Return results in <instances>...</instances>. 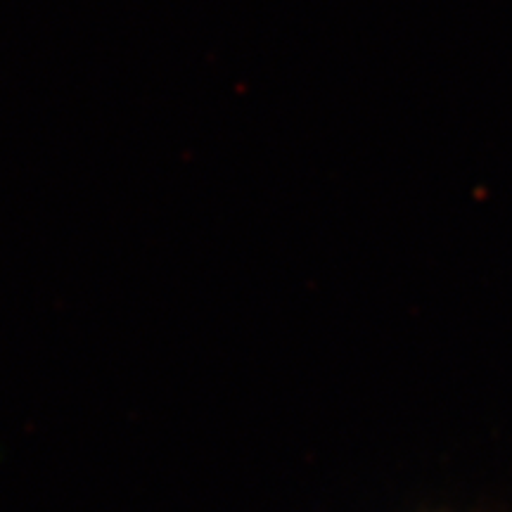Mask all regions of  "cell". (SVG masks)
<instances>
[]
</instances>
